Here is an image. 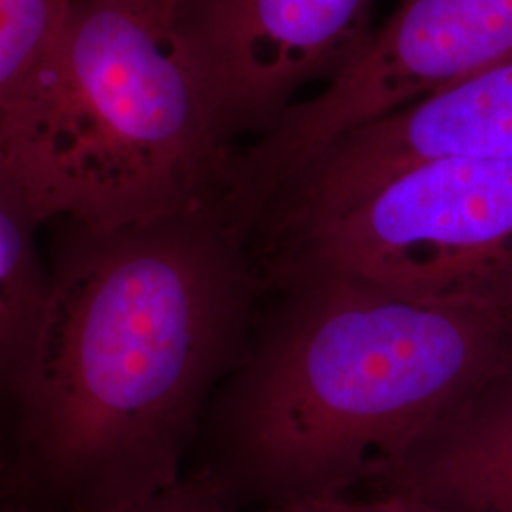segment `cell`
<instances>
[{
    "mask_svg": "<svg viewBox=\"0 0 512 512\" xmlns=\"http://www.w3.org/2000/svg\"><path fill=\"white\" fill-rule=\"evenodd\" d=\"M52 224L10 471L73 512L118 511L184 478L262 283L220 203L118 228Z\"/></svg>",
    "mask_w": 512,
    "mask_h": 512,
    "instance_id": "obj_1",
    "label": "cell"
},
{
    "mask_svg": "<svg viewBox=\"0 0 512 512\" xmlns=\"http://www.w3.org/2000/svg\"><path fill=\"white\" fill-rule=\"evenodd\" d=\"M274 289L200 429V475L232 507L349 494L512 361L511 313L342 275Z\"/></svg>",
    "mask_w": 512,
    "mask_h": 512,
    "instance_id": "obj_2",
    "label": "cell"
},
{
    "mask_svg": "<svg viewBox=\"0 0 512 512\" xmlns=\"http://www.w3.org/2000/svg\"><path fill=\"white\" fill-rule=\"evenodd\" d=\"M236 154L158 0H74L0 109V167L44 224L219 205Z\"/></svg>",
    "mask_w": 512,
    "mask_h": 512,
    "instance_id": "obj_3",
    "label": "cell"
},
{
    "mask_svg": "<svg viewBox=\"0 0 512 512\" xmlns=\"http://www.w3.org/2000/svg\"><path fill=\"white\" fill-rule=\"evenodd\" d=\"M251 255L264 289L342 275L512 315V160L418 165Z\"/></svg>",
    "mask_w": 512,
    "mask_h": 512,
    "instance_id": "obj_4",
    "label": "cell"
},
{
    "mask_svg": "<svg viewBox=\"0 0 512 512\" xmlns=\"http://www.w3.org/2000/svg\"><path fill=\"white\" fill-rule=\"evenodd\" d=\"M512 55V0H401L363 52L238 150L228 202L255 222L294 175L353 129Z\"/></svg>",
    "mask_w": 512,
    "mask_h": 512,
    "instance_id": "obj_5",
    "label": "cell"
},
{
    "mask_svg": "<svg viewBox=\"0 0 512 512\" xmlns=\"http://www.w3.org/2000/svg\"><path fill=\"white\" fill-rule=\"evenodd\" d=\"M374 0H177L169 19L226 139L264 135L372 37Z\"/></svg>",
    "mask_w": 512,
    "mask_h": 512,
    "instance_id": "obj_6",
    "label": "cell"
},
{
    "mask_svg": "<svg viewBox=\"0 0 512 512\" xmlns=\"http://www.w3.org/2000/svg\"><path fill=\"white\" fill-rule=\"evenodd\" d=\"M442 160H512V55L334 141L275 196L260 230L289 232Z\"/></svg>",
    "mask_w": 512,
    "mask_h": 512,
    "instance_id": "obj_7",
    "label": "cell"
},
{
    "mask_svg": "<svg viewBox=\"0 0 512 512\" xmlns=\"http://www.w3.org/2000/svg\"><path fill=\"white\" fill-rule=\"evenodd\" d=\"M368 486L454 512H512V361Z\"/></svg>",
    "mask_w": 512,
    "mask_h": 512,
    "instance_id": "obj_8",
    "label": "cell"
},
{
    "mask_svg": "<svg viewBox=\"0 0 512 512\" xmlns=\"http://www.w3.org/2000/svg\"><path fill=\"white\" fill-rule=\"evenodd\" d=\"M46 224L0 167V461L10 467L19 380L50 294V264L38 232Z\"/></svg>",
    "mask_w": 512,
    "mask_h": 512,
    "instance_id": "obj_9",
    "label": "cell"
},
{
    "mask_svg": "<svg viewBox=\"0 0 512 512\" xmlns=\"http://www.w3.org/2000/svg\"><path fill=\"white\" fill-rule=\"evenodd\" d=\"M74 0H0V109L59 35Z\"/></svg>",
    "mask_w": 512,
    "mask_h": 512,
    "instance_id": "obj_10",
    "label": "cell"
},
{
    "mask_svg": "<svg viewBox=\"0 0 512 512\" xmlns=\"http://www.w3.org/2000/svg\"><path fill=\"white\" fill-rule=\"evenodd\" d=\"M256 512H454L418 495L374 490L370 497L351 494L311 495L262 507Z\"/></svg>",
    "mask_w": 512,
    "mask_h": 512,
    "instance_id": "obj_11",
    "label": "cell"
},
{
    "mask_svg": "<svg viewBox=\"0 0 512 512\" xmlns=\"http://www.w3.org/2000/svg\"><path fill=\"white\" fill-rule=\"evenodd\" d=\"M112 512H234V507L209 478L196 473L139 503Z\"/></svg>",
    "mask_w": 512,
    "mask_h": 512,
    "instance_id": "obj_12",
    "label": "cell"
},
{
    "mask_svg": "<svg viewBox=\"0 0 512 512\" xmlns=\"http://www.w3.org/2000/svg\"><path fill=\"white\" fill-rule=\"evenodd\" d=\"M177 0H160V6H162V12H164L165 19L169 21L171 14H173V8H175Z\"/></svg>",
    "mask_w": 512,
    "mask_h": 512,
    "instance_id": "obj_13",
    "label": "cell"
},
{
    "mask_svg": "<svg viewBox=\"0 0 512 512\" xmlns=\"http://www.w3.org/2000/svg\"><path fill=\"white\" fill-rule=\"evenodd\" d=\"M4 473H8V469H6V467L0 463V475H4Z\"/></svg>",
    "mask_w": 512,
    "mask_h": 512,
    "instance_id": "obj_14",
    "label": "cell"
},
{
    "mask_svg": "<svg viewBox=\"0 0 512 512\" xmlns=\"http://www.w3.org/2000/svg\"><path fill=\"white\" fill-rule=\"evenodd\" d=\"M158 2H160V0H158Z\"/></svg>",
    "mask_w": 512,
    "mask_h": 512,
    "instance_id": "obj_15",
    "label": "cell"
}]
</instances>
